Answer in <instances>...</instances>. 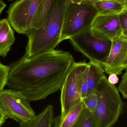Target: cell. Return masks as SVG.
Instances as JSON below:
<instances>
[{"mask_svg": "<svg viewBox=\"0 0 127 127\" xmlns=\"http://www.w3.org/2000/svg\"><path fill=\"white\" fill-rule=\"evenodd\" d=\"M120 23L122 31V37L127 40V8L119 15Z\"/></svg>", "mask_w": 127, "mask_h": 127, "instance_id": "obj_21", "label": "cell"}, {"mask_svg": "<svg viewBox=\"0 0 127 127\" xmlns=\"http://www.w3.org/2000/svg\"><path fill=\"white\" fill-rule=\"evenodd\" d=\"M7 0L8 1H12L13 0Z\"/></svg>", "mask_w": 127, "mask_h": 127, "instance_id": "obj_28", "label": "cell"}, {"mask_svg": "<svg viewBox=\"0 0 127 127\" xmlns=\"http://www.w3.org/2000/svg\"><path fill=\"white\" fill-rule=\"evenodd\" d=\"M38 3V0H18L10 4L7 11V19L17 33L25 34L32 28Z\"/></svg>", "mask_w": 127, "mask_h": 127, "instance_id": "obj_8", "label": "cell"}, {"mask_svg": "<svg viewBox=\"0 0 127 127\" xmlns=\"http://www.w3.org/2000/svg\"><path fill=\"white\" fill-rule=\"evenodd\" d=\"M6 7V4L3 0H0V15L2 11L5 9Z\"/></svg>", "mask_w": 127, "mask_h": 127, "instance_id": "obj_25", "label": "cell"}, {"mask_svg": "<svg viewBox=\"0 0 127 127\" xmlns=\"http://www.w3.org/2000/svg\"><path fill=\"white\" fill-rule=\"evenodd\" d=\"M88 63V83L89 95L95 93L98 85L105 75L104 70L100 65L91 61Z\"/></svg>", "mask_w": 127, "mask_h": 127, "instance_id": "obj_15", "label": "cell"}, {"mask_svg": "<svg viewBox=\"0 0 127 127\" xmlns=\"http://www.w3.org/2000/svg\"><path fill=\"white\" fill-rule=\"evenodd\" d=\"M85 107L83 102L80 101L71 110L65 117L61 118L58 116L54 118L53 127H74Z\"/></svg>", "mask_w": 127, "mask_h": 127, "instance_id": "obj_14", "label": "cell"}, {"mask_svg": "<svg viewBox=\"0 0 127 127\" xmlns=\"http://www.w3.org/2000/svg\"><path fill=\"white\" fill-rule=\"evenodd\" d=\"M74 62L70 52L62 50L24 55L9 66L7 85L30 102L44 100L60 89Z\"/></svg>", "mask_w": 127, "mask_h": 127, "instance_id": "obj_1", "label": "cell"}, {"mask_svg": "<svg viewBox=\"0 0 127 127\" xmlns=\"http://www.w3.org/2000/svg\"><path fill=\"white\" fill-rule=\"evenodd\" d=\"M95 93L99 104L95 112L96 127H109L118 121L123 109L118 90L104 76L98 85Z\"/></svg>", "mask_w": 127, "mask_h": 127, "instance_id": "obj_3", "label": "cell"}, {"mask_svg": "<svg viewBox=\"0 0 127 127\" xmlns=\"http://www.w3.org/2000/svg\"><path fill=\"white\" fill-rule=\"evenodd\" d=\"M54 0H38L36 15L31 28L41 27L48 15Z\"/></svg>", "mask_w": 127, "mask_h": 127, "instance_id": "obj_16", "label": "cell"}, {"mask_svg": "<svg viewBox=\"0 0 127 127\" xmlns=\"http://www.w3.org/2000/svg\"><path fill=\"white\" fill-rule=\"evenodd\" d=\"M15 40L14 31L8 19L0 20V56H6Z\"/></svg>", "mask_w": 127, "mask_h": 127, "instance_id": "obj_11", "label": "cell"}, {"mask_svg": "<svg viewBox=\"0 0 127 127\" xmlns=\"http://www.w3.org/2000/svg\"><path fill=\"white\" fill-rule=\"evenodd\" d=\"M127 52V40L122 37L111 41L110 51L103 66L104 72L108 74H121L124 70L123 63Z\"/></svg>", "mask_w": 127, "mask_h": 127, "instance_id": "obj_10", "label": "cell"}, {"mask_svg": "<svg viewBox=\"0 0 127 127\" xmlns=\"http://www.w3.org/2000/svg\"><path fill=\"white\" fill-rule=\"evenodd\" d=\"M0 109L6 119H13L19 124L35 116L30 101L21 92L12 89L0 92Z\"/></svg>", "mask_w": 127, "mask_h": 127, "instance_id": "obj_7", "label": "cell"}, {"mask_svg": "<svg viewBox=\"0 0 127 127\" xmlns=\"http://www.w3.org/2000/svg\"><path fill=\"white\" fill-rule=\"evenodd\" d=\"M6 119L5 116L0 109V127H1L3 125Z\"/></svg>", "mask_w": 127, "mask_h": 127, "instance_id": "obj_24", "label": "cell"}, {"mask_svg": "<svg viewBox=\"0 0 127 127\" xmlns=\"http://www.w3.org/2000/svg\"><path fill=\"white\" fill-rule=\"evenodd\" d=\"M74 127H96L95 113L85 107Z\"/></svg>", "mask_w": 127, "mask_h": 127, "instance_id": "obj_17", "label": "cell"}, {"mask_svg": "<svg viewBox=\"0 0 127 127\" xmlns=\"http://www.w3.org/2000/svg\"><path fill=\"white\" fill-rule=\"evenodd\" d=\"M97 13L120 15L127 8V4L112 0H93L91 2Z\"/></svg>", "mask_w": 127, "mask_h": 127, "instance_id": "obj_13", "label": "cell"}, {"mask_svg": "<svg viewBox=\"0 0 127 127\" xmlns=\"http://www.w3.org/2000/svg\"><path fill=\"white\" fill-rule=\"evenodd\" d=\"M93 0H82V1L83 2H87V3H91V1ZM112 0L116 1H119L122 3H124L127 4V0Z\"/></svg>", "mask_w": 127, "mask_h": 127, "instance_id": "obj_26", "label": "cell"}, {"mask_svg": "<svg viewBox=\"0 0 127 127\" xmlns=\"http://www.w3.org/2000/svg\"><path fill=\"white\" fill-rule=\"evenodd\" d=\"M127 66V55H126V58H125V60L123 63V65H122V67H123V69H126Z\"/></svg>", "mask_w": 127, "mask_h": 127, "instance_id": "obj_27", "label": "cell"}, {"mask_svg": "<svg viewBox=\"0 0 127 127\" xmlns=\"http://www.w3.org/2000/svg\"><path fill=\"white\" fill-rule=\"evenodd\" d=\"M69 40L78 52L82 53L90 61L99 64L103 67L110 51L111 41L95 37L90 28L76 34Z\"/></svg>", "mask_w": 127, "mask_h": 127, "instance_id": "obj_5", "label": "cell"}, {"mask_svg": "<svg viewBox=\"0 0 127 127\" xmlns=\"http://www.w3.org/2000/svg\"><path fill=\"white\" fill-rule=\"evenodd\" d=\"M9 73V66L3 65L0 62V92L7 85Z\"/></svg>", "mask_w": 127, "mask_h": 127, "instance_id": "obj_19", "label": "cell"}, {"mask_svg": "<svg viewBox=\"0 0 127 127\" xmlns=\"http://www.w3.org/2000/svg\"><path fill=\"white\" fill-rule=\"evenodd\" d=\"M108 81L111 84L115 85L118 83L119 78L117 75L112 74L109 75Z\"/></svg>", "mask_w": 127, "mask_h": 127, "instance_id": "obj_23", "label": "cell"}, {"mask_svg": "<svg viewBox=\"0 0 127 127\" xmlns=\"http://www.w3.org/2000/svg\"><path fill=\"white\" fill-rule=\"evenodd\" d=\"M93 35L98 39L112 41L122 37L119 15L97 13L90 27Z\"/></svg>", "mask_w": 127, "mask_h": 127, "instance_id": "obj_9", "label": "cell"}, {"mask_svg": "<svg viewBox=\"0 0 127 127\" xmlns=\"http://www.w3.org/2000/svg\"><path fill=\"white\" fill-rule=\"evenodd\" d=\"M67 0H54L50 13L41 27L25 34L28 42L24 55L31 56L54 50L60 43Z\"/></svg>", "mask_w": 127, "mask_h": 127, "instance_id": "obj_2", "label": "cell"}, {"mask_svg": "<svg viewBox=\"0 0 127 127\" xmlns=\"http://www.w3.org/2000/svg\"><path fill=\"white\" fill-rule=\"evenodd\" d=\"M89 66L85 62L73 63L62 85L60 95L61 118L65 117L78 103L81 101L80 87L81 80Z\"/></svg>", "mask_w": 127, "mask_h": 127, "instance_id": "obj_6", "label": "cell"}, {"mask_svg": "<svg viewBox=\"0 0 127 127\" xmlns=\"http://www.w3.org/2000/svg\"><path fill=\"white\" fill-rule=\"evenodd\" d=\"M53 107L48 105L44 110L33 118L20 124V127H51L54 124Z\"/></svg>", "mask_w": 127, "mask_h": 127, "instance_id": "obj_12", "label": "cell"}, {"mask_svg": "<svg viewBox=\"0 0 127 127\" xmlns=\"http://www.w3.org/2000/svg\"><path fill=\"white\" fill-rule=\"evenodd\" d=\"M61 42L69 39L76 34L90 28L97 13L91 3H77L67 0Z\"/></svg>", "mask_w": 127, "mask_h": 127, "instance_id": "obj_4", "label": "cell"}, {"mask_svg": "<svg viewBox=\"0 0 127 127\" xmlns=\"http://www.w3.org/2000/svg\"><path fill=\"white\" fill-rule=\"evenodd\" d=\"M81 101L86 108L93 113H95L96 111L99 104L98 96L96 93L88 95L85 98L82 99Z\"/></svg>", "mask_w": 127, "mask_h": 127, "instance_id": "obj_18", "label": "cell"}, {"mask_svg": "<svg viewBox=\"0 0 127 127\" xmlns=\"http://www.w3.org/2000/svg\"><path fill=\"white\" fill-rule=\"evenodd\" d=\"M125 73L122 77L118 89L124 98L127 99V66Z\"/></svg>", "mask_w": 127, "mask_h": 127, "instance_id": "obj_22", "label": "cell"}, {"mask_svg": "<svg viewBox=\"0 0 127 127\" xmlns=\"http://www.w3.org/2000/svg\"><path fill=\"white\" fill-rule=\"evenodd\" d=\"M88 68L84 73L81 83L80 94L81 100L89 95V85L88 83Z\"/></svg>", "mask_w": 127, "mask_h": 127, "instance_id": "obj_20", "label": "cell"}]
</instances>
